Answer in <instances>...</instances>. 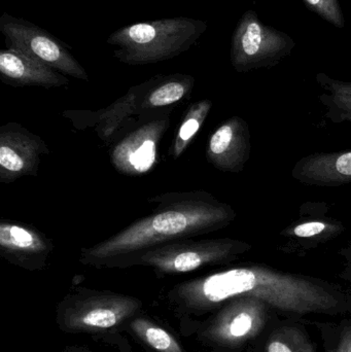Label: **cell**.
Returning a JSON list of instances; mask_svg holds the SVG:
<instances>
[{
  "label": "cell",
  "mask_w": 351,
  "mask_h": 352,
  "mask_svg": "<svg viewBox=\"0 0 351 352\" xmlns=\"http://www.w3.org/2000/svg\"><path fill=\"white\" fill-rule=\"evenodd\" d=\"M240 297L257 298L274 312L290 318L351 314V296L338 287L260 265L234 267L183 281L168 294L169 301L179 311L196 316L218 310Z\"/></svg>",
  "instance_id": "1"
},
{
  "label": "cell",
  "mask_w": 351,
  "mask_h": 352,
  "mask_svg": "<svg viewBox=\"0 0 351 352\" xmlns=\"http://www.w3.org/2000/svg\"><path fill=\"white\" fill-rule=\"evenodd\" d=\"M157 206L109 239L82 248L80 262L96 268L117 263L150 248L177 240L191 239L224 229L236 211L204 190L166 192L148 199Z\"/></svg>",
  "instance_id": "2"
},
{
  "label": "cell",
  "mask_w": 351,
  "mask_h": 352,
  "mask_svg": "<svg viewBox=\"0 0 351 352\" xmlns=\"http://www.w3.org/2000/svg\"><path fill=\"white\" fill-rule=\"evenodd\" d=\"M207 30V23L188 16L133 23L113 31L107 45H115L113 57L131 66L173 59L190 51Z\"/></svg>",
  "instance_id": "3"
},
{
  "label": "cell",
  "mask_w": 351,
  "mask_h": 352,
  "mask_svg": "<svg viewBox=\"0 0 351 352\" xmlns=\"http://www.w3.org/2000/svg\"><path fill=\"white\" fill-rule=\"evenodd\" d=\"M251 248L247 242L231 238H191L150 248L117 263L113 268L144 266L154 269L158 275L183 274L204 267L232 262Z\"/></svg>",
  "instance_id": "4"
},
{
  "label": "cell",
  "mask_w": 351,
  "mask_h": 352,
  "mask_svg": "<svg viewBox=\"0 0 351 352\" xmlns=\"http://www.w3.org/2000/svg\"><path fill=\"white\" fill-rule=\"evenodd\" d=\"M272 311L257 298L230 300L202 324L198 337L216 351L239 352L263 334Z\"/></svg>",
  "instance_id": "5"
},
{
  "label": "cell",
  "mask_w": 351,
  "mask_h": 352,
  "mask_svg": "<svg viewBox=\"0 0 351 352\" xmlns=\"http://www.w3.org/2000/svg\"><path fill=\"white\" fill-rule=\"evenodd\" d=\"M136 298L113 292L82 291L64 300L58 322L68 333H95L119 328L137 316Z\"/></svg>",
  "instance_id": "6"
},
{
  "label": "cell",
  "mask_w": 351,
  "mask_h": 352,
  "mask_svg": "<svg viewBox=\"0 0 351 352\" xmlns=\"http://www.w3.org/2000/svg\"><path fill=\"white\" fill-rule=\"evenodd\" d=\"M296 47L284 31L262 22L257 12L247 10L239 19L231 39L230 59L239 74L273 67Z\"/></svg>",
  "instance_id": "7"
},
{
  "label": "cell",
  "mask_w": 351,
  "mask_h": 352,
  "mask_svg": "<svg viewBox=\"0 0 351 352\" xmlns=\"http://www.w3.org/2000/svg\"><path fill=\"white\" fill-rule=\"evenodd\" d=\"M0 32L8 49L22 52L64 76L88 82L86 69L69 50L34 23L4 12L0 16Z\"/></svg>",
  "instance_id": "8"
},
{
  "label": "cell",
  "mask_w": 351,
  "mask_h": 352,
  "mask_svg": "<svg viewBox=\"0 0 351 352\" xmlns=\"http://www.w3.org/2000/svg\"><path fill=\"white\" fill-rule=\"evenodd\" d=\"M170 127V115L144 122L111 148L109 158L121 175L138 177L158 163L159 146Z\"/></svg>",
  "instance_id": "9"
},
{
  "label": "cell",
  "mask_w": 351,
  "mask_h": 352,
  "mask_svg": "<svg viewBox=\"0 0 351 352\" xmlns=\"http://www.w3.org/2000/svg\"><path fill=\"white\" fill-rule=\"evenodd\" d=\"M49 154L43 138L18 123L0 127V182L10 184L26 176H35L41 157Z\"/></svg>",
  "instance_id": "10"
},
{
  "label": "cell",
  "mask_w": 351,
  "mask_h": 352,
  "mask_svg": "<svg viewBox=\"0 0 351 352\" xmlns=\"http://www.w3.org/2000/svg\"><path fill=\"white\" fill-rule=\"evenodd\" d=\"M54 244L45 234L20 221H0V256L27 270H41L53 252Z\"/></svg>",
  "instance_id": "11"
},
{
  "label": "cell",
  "mask_w": 351,
  "mask_h": 352,
  "mask_svg": "<svg viewBox=\"0 0 351 352\" xmlns=\"http://www.w3.org/2000/svg\"><path fill=\"white\" fill-rule=\"evenodd\" d=\"M251 132L245 120L232 117L210 136L208 162L223 173H237L245 168L251 157Z\"/></svg>",
  "instance_id": "12"
},
{
  "label": "cell",
  "mask_w": 351,
  "mask_h": 352,
  "mask_svg": "<svg viewBox=\"0 0 351 352\" xmlns=\"http://www.w3.org/2000/svg\"><path fill=\"white\" fill-rule=\"evenodd\" d=\"M195 78L190 74L154 76L142 82L138 97L137 118L141 123L170 115L174 105L191 95Z\"/></svg>",
  "instance_id": "13"
},
{
  "label": "cell",
  "mask_w": 351,
  "mask_h": 352,
  "mask_svg": "<svg viewBox=\"0 0 351 352\" xmlns=\"http://www.w3.org/2000/svg\"><path fill=\"white\" fill-rule=\"evenodd\" d=\"M142 84L132 87L121 98L111 103L106 109L97 111H66L64 116L73 123L76 128L94 127L103 142H111L120 131L137 117L138 97L141 92Z\"/></svg>",
  "instance_id": "14"
},
{
  "label": "cell",
  "mask_w": 351,
  "mask_h": 352,
  "mask_svg": "<svg viewBox=\"0 0 351 352\" xmlns=\"http://www.w3.org/2000/svg\"><path fill=\"white\" fill-rule=\"evenodd\" d=\"M0 78L12 87L35 86L41 88H61L68 86L67 76L14 49L0 52Z\"/></svg>",
  "instance_id": "15"
},
{
  "label": "cell",
  "mask_w": 351,
  "mask_h": 352,
  "mask_svg": "<svg viewBox=\"0 0 351 352\" xmlns=\"http://www.w3.org/2000/svg\"><path fill=\"white\" fill-rule=\"evenodd\" d=\"M295 180L315 186L351 184V151L315 153L300 159L292 170Z\"/></svg>",
  "instance_id": "16"
},
{
  "label": "cell",
  "mask_w": 351,
  "mask_h": 352,
  "mask_svg": "<svg viewBox=\"0 0 351 352\" xmlns=\"http://www.w3.org/2000/svg\"><path fill=\"white\" fill-rule=\"evenodd\" d=\"M261 352H317L303 327L282 324L269 331L262 341Z\"/></svg>",
  "instance_id": "17"
},
{
  "label": "cell",
  "mask_w": 351,
  "mask_h": 352,
  "mask_svg": "<svg viewBox=\"0 0 351 352\" xmlns=\"http://www.w3.org/2000/svg\"><path fill=\"white\" fill-rule=\"evenodd\" d=\"M212 109V101L210 99L197 101L188 109L169 151L173 160H177L179 157L183 156V153L189 148L196 134L207 119Z\"/></svg>",
  "instance_id": "18"
},
{
  "label": "cell",
  "mask_w": 351,
  "mask_h": 352,
  "mask_svg": "<svg viewBox=\"0 0 351 352\" xmlns=\"http://www.w3.org/2000/svg\"><path fill=\"white\" fill-rule=\"evenodd\" d=\"M133 334L154 352H185L181 343L168 331L144 318H134L129 324Z\"/></svg>",
  "instance_id": "19"
},
{
  "label": "cell",
  "mask_w": 351,
  "mask_h": 352,
  "mask_svg": "<svg viewBox=\"0 0 351 352\" xmlns=\"http://www.w3.org/2000/svg\"><path fill=\"white\" fill-rule=\"evenodd\" d=\"M344 231L342 223L328 219H311L300 221L286 228L282 235L302 242L319 243L333 239Z\"/></svg>",
  "instance_id": "20"
},
{
  "label": "cell",
  "mask_w": 351,
  "mask_h": 352,
  "mask_svg": "<svg viewBox=\"0 0 351 352\" xmlns=\"http://www.w3.org/2000/svg\"><path fill=\"white\" fill-rule=\"evenodd\" d=\"M310 12L338 29L346 27V19L339 0H302Z\"/></svg>",
  "instance_id": "21"
},
{
  "label": "cell",
  "mask_w": 351,
  "mask_h": 352,
  "mask_svg": "<svg viewBox=\"0 0 351 352\" xmlns=\"http://www.w3.org/2000/svg\"><path fill=\"white\" fill-rule=\"evenodd\" d=\"M321 103L327 107V117L335 123L351 124V100L335 98L324 93L321 97Z\"/></svg>",
  "instance_id": "22"
},
{
  "label": "cell",
  "mask_w": 351,
  "mask_h": 352,
  "mask_svg": "<svg viewBox=\"0 0 351 352\" xmlns=\"http://www.w3.org/2000/svg\"><path fill=\"white\" fill-rule=\"evenodd\" d=\"M317 82L325 90L326 94L335 98L351 100V82L335 80L326 74H317Z\"/></svg>",
  "instance_id": "23"
},
{
  "label": "cell",
  "mask_w": 351,
  "mask_h": 352,
  "mask_svg": "<svg viewBox=\"0 0 351 352\" xmlns=\"http://www.w3.org/2000/svg\"><path fill=\"white\" fill-rule=\"evenodd\" d=\"M327 352H351V326L344 327L336 346Z\"/></svg>",
  "instance_id": "24"
}]
</instances>
